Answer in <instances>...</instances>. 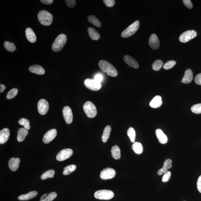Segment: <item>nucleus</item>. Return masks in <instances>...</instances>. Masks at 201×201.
Segmentation results:
<instances>
[{"instance_id": "29", "label": "nucleus", "mask_w": 201, "mask_h": 201, "mask_svg": "<svg viewBox=\"0 0 201 201\" xmlns=\"http://www.w3.org/2000/svg\"><path fill=\"white\" fill-rule=\"evenodd\" d=\"M132 149L135 153L138 154H142L143 151L142 145L140 142H135L133 143Z\"/></svg>"}, {"instance_id": "5", "label": "nucleus", "mask_w": 201, "mask_h": 201, "mask_svg": "<svg viewBox=\"0 0 201 201\" xmlns=\"http://www.w3.org/2000/svg\"><path fill=\"white\" fill-rule=\"evenodd\" d=\"M83 109L87 117L94 118L97 114V110L95 105L91 101H87L83 105Z\"/></svg>"}, {"instance_id": "17", "label": "nucleus", "mask_w": 201, "mask_h": 201, "mask_svg": "<svg viewBox=\"0 0 201 201\" xmlns=\"http://www.w3.org/2000/svg\"><path fill=\"white\" fill-rule=\"evenodd\" d=\"M9 136L10 131L8 129H3L0 131V144H5L8 140Z\"/></svg>"}, {"instance_id": "31", "label": "nucleus", "mask_w": 201, "mask_h": 201, "mask_svg": "<svg viewBox=\"0 0 201 201\" xmlns=\"http://www.w3.org/2000/svg\"><path fill=\"white\" fill-rule=\"evenodd\" d=\"M55 171L53 170H49L44 172L41 175V178L42 180H45L48 178H52L54 177Z\"/></svg>"}, {"instance_id": "25", "label": "nucleus", "mask_w": 201, "mask_h": 201, "mask_svg": "<svg viewBox=\"0 0 201 201\" xmlns=\"http://www.w3.org/2000/svg\"><path fill=\"white\" fill-rule=\"evenodd\" d=\"M162 101L161 97L159 95L155 97L150 103V105L153 108H157L162 105Z\"/></svg>"}, {"instance_id": "36", "label": "nucleus", "mask_w": 201, "mask_h": 201, "mask_svg": "<svg viewBox=\"0 0 201 201\" xmlns=\"http://www.w3.org/2000/svg\"><path fill=\"white\" fill-rule=\"evenodd\" d=\"M163 61L160 60H157L154 61L152 65V69L155 71H159L162 67L163 65Z\"/></svg>"}, {"instance_id": "1", "label": "nucleus", "mask_w": 201, "mask_h": 201, "mask_svg": "<svg viewBox=\"0 0 201 201\" xmlns=\"http://www.w3.org/2000/svg\"><path fill=\"white\" fill-rule=\"evenodd\" d=\"M99 68L103 72L111 77H116L118 75V72L115 67L110 63L105 60L99 61L98 63Z\"/></svg>"}, {"instance_id": "47", "label": "nucleus", "mask_w": 201, "mask_h": 201, "mask_svg": "<svg viewBox=\"0 0 201 201\" xmlns=\"http://www.w3.org/2000/svg\"><path fill=\"white\" fill-rule=\"evenodd\" d=\"M197 184L198 192L201 193V175L198 179Z\"/></svg>"}, {"instance_id": "35", "label": "nucleus", "mask_w": 201, "mask_h": 201, "mask_svg": "<svg viewBox=\"0 0 201 201\" xmlns=\"http://www.w3.org/2000/svg\"><path fill=\"white\" fill-rule=\"evenodd\" d=\"M19 124L23 125L24 128L28 130H30L31 126H30L29 121L28 119L25 118H21L19 121Z\"/></svg>"}, {"instance_id": "33", "label": "nucleus", "mask_w": 201, "mask_h": 201, "mask_svg": "<svg viewBox=\"0 0 201 201\" xmlns=\"http://www.w3.org/2000/svg\"><path fill=\"white\" fill-rule=\"evenodd\" d=\"M77 166L75 165H71L65 167L64 168L63 174L66 176L74 172L76 169Z\"/></svg>"}, {"instance_id": "6", "label": "nucleus", "mask_w": 201, "mask_h": 201, "mask_svg": "<svg viewBox=\"0 0 201 201\" xmlns=\"http://www.w3.org/2000/svg\"><path fill=\"white\" fill-rule=\"evenodd\" d=\"M114 196V193L109 190H99L94 194L95 198L99 200H108L112 198Z\"/></svg>"}, {"instance_id": "16", "label": "nucleus", "mask_w": 201, "mask_h": 201, "mask_svg": "<svg viewBox=\"0 0 201 201\" xmlns=\"http://www.w3.org/2000/svg\"><path fill=\"white\" fill-rule=\"evenodd\" d=\"M124 60L129 66L135 69H138L139 67V64L136 60L129 55H125Z\"/></svg>"}, {"instance_id": "49", "label": "nucleus", "mask_w": 201, "mask_h": 201, "mask_svg": "<svg viewBox=\"0 0 201 201\" xmlns=\"http://www.w3.org/2000/svg\"><path fill=\"white\" fill-rule=\"evenodd\" d=\"M0 87H1V88H0V93H3L6 87L5 85L1 84H0Z\"/></svg>"}, {"instance_id": "9", "label": "nucleus", "mask_w": 201, "mask_h": 201, "mask_svg": "<svg viewBox=\"0 0 201 201\" xmlns=\"http://www.w3.org/2000/svg\"><path fill=\"white\" fill-rule=\"evenodd\" d=\"M73 154V151L71 149H64L60 151L56 156V160L59 161H65L70 158Z\"/></svg>"}, {"instance_id": "4", "label": "nucleus", "mask_w": 201, "mask_h": 201, "mask_svg": "<svg viewBox=\"0 0 201 201\" xmlns=\"http://www.w3.org/2000/svg\"><path fill=\"white\" fill-rule=\"evenodd\" d=\"M139 24L140 22L139 21H135L122 32L121 34V37L123 38H127L134 34L138 30Z\"/></svg>"}, {"instance_id": "3", "label": "nucleus", "mask_w": 201, "mask_h": 201, "mask_svg": "<svg viewBox=\"0 0 201 201\" xmlns=\"http://www.w3.org/2000/svg\"><path fill=\"white\" fill-rule=\"evenodd\" d=\"M38 18L40 22L43 25H50L52 23L53 16L46 11H40L38 14Z\"/></svg>"}, {"instance_id": "50", "label": "nucleus", "mask_w": 201, "mask_h": 201, "mask_svg": "<svg viewBox=\"0 0 201 201\" xmlns=\"http://www.w3.org/2000/svg\"><path fill=\"white\" fill-rule=\"evenodd\" d=\"M48 194L47 193H45V194H44L40 198V200H43V199L44 198H45V197H46L47 195Z\"/></svg>"}, {"instance_id": "46", "label": "nucleus", "mask_w": 201, "mask_h": 201, "mask_svg": "<svg viewBox=\"0 0 201 201\" xmlns=\"http://www.w3.org/2000/svg\"><path fill=\"white\" fill-rule=\"evenodd\" d=\"M103 75L101 74H97L94 77L95 80L100 83L103 81Z\"/></svg>"}, {"instance_id": "2", "label": "nucleus", "mask_w": 201, "mask_h": 201, "mask_svg": "<svg viewBox=\"0 0 201 201\" xmlns=\"http://www.w3.org/2000/svg\"><path fill=\"white\" fill-rule=\"evenodd\" d=\"M66 41V35L63 34H60L56 39L52 45V49L56 52L61 51L64 46Z\"/></svg>"}, {"instance_id": "18", "label": "nucleus", "mask_w": 201, "mask_h": 201, "mask_svg": "<svg viewBox=\"0 0 201 201\" xmlns=\"http://www.w3.org/2000/svg\"><path fill=\"white\" fill-rule=\"evenodd\" d=\"M172 166V161L171 159H168L164 161V166L162 168L159 170L158 174L161 176L168 171V169L170 168Z\"/></svg>"}, {"instance_id": "44", "label": "nucleus", "mask_w": 201, "mask_h": 201, "mask_svg": "<svg viewBox=\"0 0 201 201\" xmlns=\"http://www.w3.org/2000/svg\"><path fill=\"white\" fill-rule=\"evenodd\" d=\"M182 2L185 6L188 8L189 9L192 8L193 4L190 0H183Z\"/></svg>"}, {"instance_id": "42", "label": "nucleus", "mask_w": 201, "mask_h": 201, "mask_svg": "<svg viewBox=\"0 0 201 201\" xmlns=\"http://www.w3.org/2000/svg\"><path fill=\"white\" fill-rule=\"evenodd\" d=\"M65 2L69 8H74L76 5V1L75 0H66Z\"/></svg>"}, {"instance_id": "32", "label": "nucleus", "mask_w": 201, "mask_h": 201, "mask_svg": "<svg viewBox=\"0 0 201 201\" xmlns=\"http://www.w3.org/2000/svg\"><path fill=\"white\" fill-rule=\"evenodd\" d=\"M4 46L7 50L10 52H13L16 50V47L14 43L9 42L8 41H6L4 43Z\"/></svg>"}, {"instance_id": "39", "label": "nucleus", "mask_w": 201, "mask_h": 201, "mask_svg": "<svg viewBox=\"0 0 201 201\" xmlns=\"http://www.w3.org/2000/svg\"><path fill=\"white\" fill-rule=\"evenodd\" d=\"M191 111L193 113L197 114H199L201 113V103H198L193 105L191 107Z\"/></svg>"}, {"instance_id": "43", "label": "nucleus", "mask_w": 201, "mask_h": 201, "mask_svg": "<svg viewBox=\"0 0 201 201\" xmlns=\"http://www.w3.org/2000/svg\"><path fill=\"white\" fill-rule=\"evenodd\" d=\"M103 2L105 5L108 7H113L115 3V1L114 0H103Z\"/></svg>"}, {"instance_id": "13", "label": "nucleus", "mask_w": 201, "mask_h": 201, "mask_svg": "<svg viewBox=\"0 0 201 201\" xmlns=\"http://www.w3.org/2000/svg\"><path fill=\"white\" fill-rule=\"evenodd\" d=\"M57 134V131L56 129H52L48 131L43 137V142L46 144H49L54 140L56 137Z\"/></svg>"}, {"instance_id": "12", "label": "nucleus", "mask_w": 201, "mask_h": 201, "mask_svg": "<svg viewBox=\"0 0 201 201\" xmlns=\"http://www.w3.org/2000/svg\"><path fill=\"white\" fill-rule=\"evenodd\" d=\"M63 114L64 118L67 124H70L72 122L73 114L70 107L65 106L63 109Z\"/></svg>"}, {"instance_id": "45", "label": "nucleus", "mask_w": 201, "mask_h": 201, "mask_svg": "<svg viewBox=\"0 0 201 201\" xmlns=\"http://www.w3.org/2000/svg\"><path fill=\"white\" fill-rule=\"evenodd\" d=\"M195 82L196 84L201 85V73H199L196 76L195 78Z\"/></svg>"}, {"instance_id": "11", "label": "nucleus", "mask_w": 201, "mask_h": 201, "mask_svg": "<svg viewBox=\"0 0 201 201\" xmlns=\"http://www.w3.org/2000/svg\"><path fill=\"white\" fill-rule=\"evenodd\" d=\"M38 110L41 115L46 114L49 109V104L45 99H41L39 100L37 105Z\"/></svg>"}, {"instance_id": "24", "label": "nucleus", "mask_w": 201, "mask_h": 201, "mask_svg": "<svg viewBox=\"0 0 201 201\" xmlns=\"http://www.w3.org/2000/svg\"><path fill=\"white\" fill-rule=\"evenodd\" d=\"M37 194V191H32L28 193L19 196L18 197V199L19 200H28L35 198Z\"/></svg>"}, {"instance_id": "8", "label": "nucleus", "mask_w": 201, "mask_h": 201, "mask_svg": "<svg viewBox=\"0 0 201 201\" xmlns=\"http://www.w3.org/2000/svg\"><path fill=\"white\" fill-rule=\"evenodd\" d=\"M84 83L85 87L91 90L98 91L101 88V83L95 81L94 79H87Z\"/></svg>"}, {"instance_id": "10", "label": "nucleus", "mask_w": 201, "mask_h": 201, "mask_svg": "<svg viewBox=\"0 0 201 201\" xmlns=\"http://www.w3.org/2000/svg\"><path fill=\"white\" fill-rule=\"evenodd\" d=\"M116 172L114 169L107 168L103 169L100 173V178L103 180H108L114 177Z\"/></svg>"}, {"instance_id": "20", "label": "nucleus", "mask_w": 201, "mask_h": 201, "mask_svg": "<svg viewBox=\"0 0 201 201\" xmlns=\"http://www.w3.org/2000/svg\"><path fill=\"white\" fill-rule=\"evenodd\" d=\"M193 76L192 71L190 69H188L185 71L184 76L183 77L181 82L186 84L190 83L193 80Z\"/></svg>"}, {"instance_id": "30", "label": "nucleus", "mask_w": 201, "mask_h": 201, "mask_svg": "<svg viewBox=\"0 0 201 201\" xmlns=\"http://www.w3.org/2000/svg\"><path fill=\"white\" fill-rule=\"evenodd\" d=\"M88 20L92 24L97 27H100L101 26L100 21L97 18L93 15H89L87 18Z\"/></svg>"}, {"instance_id": "28", "label": "nucleus", "mask_w": 201, "mask_h": 201, "mask_svg": "<svg viewBox=\"0 0 201 201\" xmlns=\"http://www.w3.org/2000/svg\"><path fill=\"white\" fill-rule=\"evenodd\" d=\"M111 130V127L109 125L105 127L102 136V140L103 143L106 142L108 140L110 136Z\"/></svg>"}, {"instance_id": "15", "label": "nucleus", "mask_w": 201, "mask_h": 201, "mask_svg": "<svg viewBox=\"0 0 201 201\" xmlns=\"http://www.w3.org/2000/svg\"><path fill=\"white\" fill-rule=\"evenodd\" d=\"M20 160L19 158H12L9 161L8 166L13 172H15L19 169Z\"/></svg>"}, {"instance_id": "38", "label": "nucleus", "mask_w": 201, "mask_h": 201, "mask_svg": "<svg viewBox=\"0 0 201 201\" xmlns=\"http://www.w3.org/2000/svg\"><path fill=\"white\" fill-rule=\"evenodd\" d=\"M18 93L17 89L15 88L12 89L7 93V98L8 99H11L14 98L17 94Z\"/></svg>"}, {"instance_id": "27", "label": "nucleus", "mask_w": 201, "mask_h": 201, "mask_svg": "<svg viewBox=\"0 0 201 201\" xmlns=\"http://www.w3.org/2000/svg\"><path fill=\"white\" fill-rule=\"evenodd\" d=\"M111 154L113 158L115 160H119L121 157L120 150L119 147L115 145L113 146L111 150Z\"/></svg>"}, {"instance_id": "19", "label": "nucleus", "mask_w": 201, "mask_h": 201, "mask_svg": "<svg viewBox=\"0 0 201 201\" xmlns=\"http://www.w3.org/2000/svg\"><path fill=\"white\" fill-rule=\"evenodd\" d=\"M156 136L158 138L159 142L161 144H164L167 143L168 138L166 135L160 129H157L155 131Z\"/></svg>"}, {"instance_id": "37", "label": "nucleus", "mask_w": 201, "mask_h": 201, "mask_svg": "<svg viewBox=\"0 0 201 201\" xmlns=\"http://www.w3.org/2000/svg\"><path fill=\"white\" fill-rule=\"evenodd\" d=\"M57 196V194L55 192H51L47 195L43 199L40 200V201H52L56 198Z\"/></svg>"}, {"instance_id": "21", "label": "nucleus", "mask_w": 201, "mask_h": 201, "mask_svg": "<svg viewBox=\"0 0 201 201\" xmlns=\"http://www.w3.org/2000/svg\"><path fill=\"white\" fill-rule=\"evenodd\" d=\"M29 70L31 73L37 75H42L45 73L44 69L41 66L39 65L31 66L29 67Z\"/></svg>"}, {"instance_id": "7", "label": "nucleus", "mask_w": 201, "mask_h": 201, "mask_svg": "<svg viewBox=\"0 0 201 201\" xmlns=\"http://www.w3.org/2000/svg\"><path fill=\"white\" fill-rule=\"evenodd\" d=\"M197 33L194 30H188L182 34L179 38L181 42L186 43L197 36Z\"/></svg>"}, {"instance_id": "40", "label": "nucleus", "mask_w": 201, "mask_h": 201, "mask_svg": "<svg viewBox=\"0 0 201 201\" xmlns=\"http://www.w3.org/2000/svg\"><path fill=\"white\" fill-rule=\"evenodd\" d=\"M176 63V61H170L165 63L163 66V68L165 70H169L172 69L175 66Z\"/></svg>"}, {"instance_id": "26", "label": "nucleus", "mask_w": 201, "mask_h": 201, "mask_svg": "<svg viewBox=\"0 0 201 201\" xmlns=\"http://www.w3.org/2000/svg\"><path fill=\"white\" fill-rule=\"evenodd\" d=\"M89 36L93 40H98L100 38V35L96 30L92 27H89L87 29Z\"/></svg>"}, {"instance_id": "41", "label": "nucleus", "mask_w": 201, "mask_h": 201, "mask_svg": "<svg viewBox=\"0 0 201 201\" xmlns=\"http://www.w3.org/2000/svg\"><path fill=\"white\" fill-rule=\"evenodd\" d=\"M171 177V173L169 171H167L166 173H165L162 177V182H168L170 180Z\"/></svg>"}, {"instance_id": "14", "label": "nucleus", "mask_w": 201, "mask_h": 201, "mask_svg": "<svg viewBox=\"0 0 201 201\" xmlns=\"http://www.w3.org/2000/svg\"><path fill=\"white\" fill-rule=\"evenodd\" d=\"M149 45L153 49L157 50L160 47V42L156 34H153L151 35L149 41Z\"/></svg>"}, {"instance_id": "48", "label": "nucleus", "mask_w": 201, "mask_h": 201, "mask_svg": "<svg viewBox=\"0 0 201 201\" xmlns=\"http://www.w3.org/2000/svg\"><path fill=\"white\" fill-rule=\"evenodd\" d=\"M40 2L45 5H50L53 3V0H41Z\"/></svg>"}, {"instance_id": "22", "label": "nucleus", "mask_w": 201, "mask_h": 201, "mask_svg": "<svg viewBox=\"0 0 201 201\" xmlns=\"http://www.w3.org/2000/svg\"><path fill=\"white\" fill-rule=\"evenodd\" d=\"M25 35L28 40L31 43H34L37 40V37L34 32L30 28H27L25 30Z\"/></svg>"}, {"instance_id": "23", "label": "nucleus", "mask_w": 201, "mask_h": 201, "mask_svg": "<svg viewBox=\"0 0 201 201\" xmlns=\"http://www.w3.org/2000/svg\"><path fill=\"white\" fill-rule=\"evenodd\" d=\"M28 134V131L24 127L20 128L18 132L17 139L18 142H23Z\"/></svg>"}, {"instance_id": "34", "label": "nucleus", "mask_w": 201, "mask_h": 201, "mask_svg": "<svg viewBox=\"0 0 201 201\" xmlns=\"http://www.w3.org/2000/svg\"><path fill=\"white\" fill-rule=\"evenodd\" d=\"M127 134L129 139L132 143L135 142V137H136V132L135 129L132 127H130L127 130Z\"/></svg>"}]
</instances>
